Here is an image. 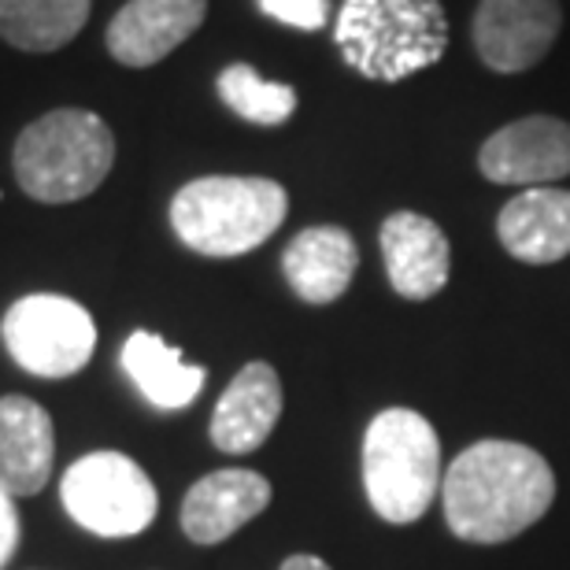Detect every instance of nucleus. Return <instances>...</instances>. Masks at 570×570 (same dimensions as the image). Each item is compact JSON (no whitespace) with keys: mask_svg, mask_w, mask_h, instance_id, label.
Instances as JSON below:
<instances>
[{"mask_svg":"<svg viewBox=\"0 0 570 570\" xmlns=\"http://www.w3.org/2000/svg\"><path fill=\"white\" fill-rule=\"evenodd\" d=\"M444 522L460 541L500 544L519 538L556 500V474L541 452L519 441H478L441 478Z\"/></svg>","mask_w":570,"mask_h":570,"instance_id":"obj_1","label":"nucleus"},{"mask_svg":"<svg viewBox=\"0 0 570 570\" xmlns=\"http://www.w3.org/2000/svg\"><path fill=\"white\" fill-rule=\"evenodd\" d=\"M345 63L367 82H404L441 63L449 19L441 0H345L334 27Z\"/></svg>","mask_w":570,"mask_h":570,"instance_id":"obj_2","label":"nucleus"},{"mask_svg":"<svg viewBox=\"0 0 570 570\" xmlns=\"http://www.w3.org/2000/svg\"><path fill=\"white\" fill-rule=\"evenodd\" d=\"M289 197L271 178L208 175L186 181L170 200L178 242L200 256L230 259L267 242L285 223Z\"/></svg>","mask_w":570,"mask_h":570,"instance_id":"obj_3","label":"nucleus"},{"mask_svg":"<svg viewBox=\"0 0 570 570\" xmlns=\"http://www.w3.org/2000/svg\"><path fill=\"white\" fill-rule=\"evenodd\" d=\"M16 178L41 204H71L100 189L116 164L108 122L82 108H60L33 119L16 141Z\"/></svg>","mask_w":570,"mask_h":570,"instance_id":"obj_4","label":"nucleus"},{"mask_svg":"<svg viewBox=\"0 0 570 570\" xmlns=\"http://www.w3.org/2000/svg\"><path fill=\"white\" fill-rule=\"evenodd\" d=\"M363 489L393 527L423 519L441 493V441L426 415L385 407L363 433Z\"/></svg>","mask_w":570,"mask_h":570,"instance_id":"obj_5","label":"nucleus"},{"mask_svg":"<svg viewBox=\"0 0 570 570\" xmlns=\"http://www.w3.org/2000/svg\"><path fill=\"white\" fill-rule=\"evenodd\" d=\"M60 500L78 527L97 538H134L153 527L159 497L141 463L122 452H89L67 466Z\"/></svg>","mask_w":570,"mask_h":570,"instance_id":"obj_6","label":"nucleus"},{"mask_svg":"<svg viewBox=\"0 0 570 570\" xmlns=\"http://www.w3.org/2000/svg\"><path fill=\"white\" fill-rule=\"evenodd\" d=\"M8 356L38 379H71L97 348V323L82 304L60 293H30L0 323Z\"/></svg>","mask_w":570,"mask_h":570,"instance_id":"obj_7","label":"nucleus"},{"mask_svg":"<svg viewBox=\"0 0 570 570\" xmlns=\"http://www.w3.org/2000/svg\"><path fill=\"white\" fill-rule=\"evenodd\" d=\"M560 27V0H478L471 38L489 71L519 75L549 56Z\"/></svg>","mask_w":570,"mask_h":570,"instance_id":"obj_8","label":"nucleus"},{"mask_svg":"<svg viewBox=\"0 0 570 570\" xmlns=\"http://www.w3.org/2000/svg\"><path fill=\"white\" fill-rule=\"evenodd\" d=\"M478 167L497 186H549L570 175V122L527 116L500 127L478 153Z\"/></svg>","mask_w":570,"mask_h":570,"instance_id":"obj_9","label":"nucleus"},{"mask_svg":"<svg viewBox=\"0 0 570 570\" xmlns=\"http://www.w3.org/2000/svg\"><path fill=\"white\" fill-rule=\"evenodd\" d=\"M208 19V0H130L108 22V52L122 67H156Z\"/></svg>","mask_w":570,"mask_h":570,"instance_id":"obj_10","label":"nucleus"},{"mask_svg":"<svg viewBox=\"0 0 570 570\" xmlns=\"http://www.w3.org/2000/svg\"><path fill=\"white\" fill-rule=\"evenodd\" d=\"M271 504V482L245 466L204 474L181 500V530L197 544H223Z\"/></svg>","mask_w":570,"mask_h":570,"instance_id":"obj_11","label":"nucleus"},{"mask_svg":"<svg viewBox=\"0 0 570 570\" xmlns=\"http://www.w3.org/2000/svg\"><path fill=\"white\" fill-rule=\"evenodd\" d=\"M382 259L390 285L404 301H430L444 289L452 271L449 237L419 212H393L382 223Z\"/></svg>","mask_w":570,"mask_h":570,"instance_id":"obj_12","label":"nucleus"},{"mask_svg":"<svg viewBox=\"0 0 570 570\" xmlns=\"http://www.w3.org/2000/svg\"><path fill=\"white\" fill-rule=\"evenodd\" d=\"M282 419V379L264 360L245 363L212 412V444L219 452H256Z\"/></svg>","mask_w":570,"mask_h":570,"instance_id":"obj_13","label":"nucleus"},{"mask_svg":"<svg viewBox=\"0 0 570 570\" xmlns=\"http://www.w3.org/2000/svg\"><path fill=\"white\" fill-rule=\"evenodd\" d=\"M56 433L49 412L30 396H0V489L38 497L52 478Z\"/></svg>","mask_w":570,"mask_h":570,"instance_id":"obj_14","label":"nucleus"},{"mask_svg":"<svg viewBox=\"0 0 570 570\" xmlns=\"http://www.w3.org/2000/svg\"><path fill=\"white\" fill-rule=\"evenodd\" d=\"M497 237L522 264H560L570 256V193L556 186L522 189L500 208Z\"/></svg>","mask_w":570,"mask_h":570,"instance_id":"obj_15","label":"nucleus"},{"mask_svg":"<svg viewBox=\"0 0 570 570\" xmlns=\"http://www.w3.org/2000/svg\"><path fill=\"white\" fill-rule=\"evenodd\" d=\"M360 267L356 242L345 226H307L285 245L282 275L304 304H334Z\"/></svg>","mask_w":570,"mask_h":570,"instance_id":"obj_16","label":"nucleus"},{"mask_svg":"<svg viewBox=\"0 0 570 570\" xmlns=\"http://www.w3.org/2000/svg\"><path fill=\"white\" fill-rule=\"evenodd\" d=\"M122 371L138 385V393L159 412H181L200 396L208 371L186 363L178 348H170L153 330H134L122 345Z\"/></svg>","mask_w":570,"mask_h":570,"instance_id":"obj_17","label":"nucleus"},{"mask_svg":"<svg viewBox=\"0 0 570 570\" xmlns=\"http://www.w3.org/2000/svg\"><path fill=\"white\" fill-rule=\"evenodd\" d=\"M89 0H0V38L22 52H56L82 33Z\"/></svg>","mask_w":570,"mask_h":570,"instance_id":"obj_18","label":"nucleus"},{"mask_svg":"<svg viewBox=\"0 0 570 570\" xmlns=\"http://www.w3.org/2000/svg\"><path fill=\"white\" fill-rule=\"evenodd\" d=\"M215 89H219L223 105L230 108L237 119L256 122V127H282L296 111V89L285 82H267V78H259L248 63L226 67Z\"/></svg>","mask_w":570,"mask_h":570,"instance_id":"obj_19","label":"nucleus"},{"mask_svg":"<svg viewBox=\"0 0 570 570\" xmlns=\"http://www.w3.org/2000/svg\"><path fill=\"white\" fill-rule=\"evenodd\" d=\"M267 19L285 22L293 30H323L330 19V0H256Z\"/></svg>","mask_w":570,"mask_h":570,"instance_id":"obj_20","label":"nucleus"},{"mask_svg":"<svg viewBox=\"0 0 570 570\" xmlns=\"http://www.w3.org/2000/svg\"><path fill=\"white\" fill-rule=\"evenodd\" d=\"M19 549V511L16 497L8 489H0V567H4Z\"/></svg>","mask_w":570,"mask_h":570,"instance_id":"obj_21","label":"nucleus"},{"mask_svg":"<svg viewBox=\"0 0 570 570\" xmlns=\"http://www.w3.org/2000/svg\"><path fill=\"white\" fill-rule=\"evenodd\" d=\"M282 570H330L318 556H289V560L282 563Z\"/></svg>","mask_w":570,"mask_h":570,"instance_id":"obj_22","label":"nucleus"}]
</instances>
